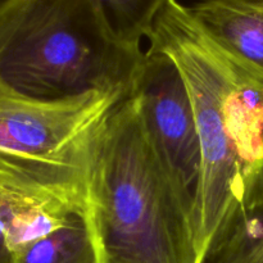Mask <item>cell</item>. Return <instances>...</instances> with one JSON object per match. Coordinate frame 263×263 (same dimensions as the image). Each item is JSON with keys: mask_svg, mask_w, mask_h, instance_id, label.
Returning <instances> with one entry per match:
<instances>
[{"mask_svg": "<svg viewBox=\"0 0 263 263\" xmlns=\"http://www.w3.org/2000/svg\"><path fill=\"white\" fill-rule=\"evenodd\" d=\"M133 91L162 157L195 199L202 157L194 108L181 71L171 57L149 45Z\"/></svg>", "mask_w": 263, "mask_h": 263, "instance_id": "6", "label": "cell"}, {"mask_svg": "<svg viewBox=\"0 0 263 263\" xmlns=\"http://www.w3.org/2000/svg\"><path fill=\"white\" fill-rule=\"evenodd\" d=\"M130 92H91L54 103L0 94V154L54 159L76 153L94 140L108 115Z\"/></svg>", "mask_w": 263, "mask_h": 263, "instance_id": "5", "label": "cell"}, {"mask_svg": "<svg viewBox=\"0 0 263 263\" xmlns=\"http://www.w3.org/2000/svg\"><path fill=\"white\" fill-rule=\"evenodd\" d=\"M14 263H100L89 211L14 252Z\"/></svg>", "mask_w": 263, "mask_h": 263, "instance_id": "9", "label": "cell"}, {"mask_svg": "<svg viewBox=\"0 0 263 263\" xmlns=\"http://www.w3.org/2000/svg\"><path fill=\"white\" fill-rule=\"evenodd\" d=\"M89 217L100 263H203L194 197L162 157L134 91L98 131Z\"/></svg>", "mask_w": 263, "mask_h": 263, "instance_id": "1", "label": "cell"}, {"mask_svg": "<svg viewBox=\"0 0 263 263\" xmlns=\"http://www.w3.org/2000/svg\"><path fill=\"white\" fill-rule=\"evenodd\" d=\"M174 59L189 90L200 143V179L195 194L198 244L204 259L216 236L241 210L243 181L223 104L222 55L190 13L168 0L148 39Z\"/></svg>", "mask_w": 263, "mask_h": 263, "instance_id": "3", "label": "cell"}, {"mask_svg": "<svg viewBox=\"0 0 263 263\" xmlns=\"http://www.w3.org/2000/svg\"><path fill=\"white\" fill-rule=\"evenodd\" d=\"M95 139L81 151L61 158L25 159L0 154V228L13 252L53 233L73 213L89 211Z\"/></svg>", "mask_w": 263, "mask_h": 263, "instance_id": "4", "label": "cell"}, {"mask_svg": "<svg viewBox=\"0 0 263 263\" xmlns=\"http://www.w3.org/2000/svg\"><path fill=\"white\" fill-rule=\"evenodd\" d=\"M108 30L120 43L141 50V40L149 39L154 22L168 0H90Z\"/></svg>", "mask_w": 263, "mask_h": 263, "instance_id": "11", "label": "cell"}, {"mask_svg": "<svg viewBox=\"0 0 263 263\" xmlns=\"http://www.w3.org/2000/svg\"><path fill=\"white\" fill-rule=\"evenodd\" d=\"M0 263H14V252L9 247L5 233L0 228Z\"/></svg>", "mask_w": 263, "mask_h": 263, "instance_id": "12", "label": "cell"}, {"mask_svg": "<svg viewBox=\"0 0 263 263\" xmlns=\"http://www.w3.org/2000/svg\"><path fill=\"white\" fill-rule=\"evenodd\" d=\"M143 50L110 33L90 0L0 2V94L54 103L133 91Z\"/></svg>", "mask_w": 263, "mask_h": 263, "instance_id": "2", "label": "cell"}, {"mask_svg": "<svg viewBox=\"0 0 263 263\" xmlns=\"http://www.w3.org/2000/svg\"><path fill=\"white\" fill-rule=\"evenodd\" d=\"M220 51L228 130L243 181L241 213L263 205V77Z\"/></svg>", "mask_w": 263, "mask_h": 263, "instance_id": "7", "label": "cell"}, {"mask_svg": "<svg viewBox=\"0 0 263 263\" xmlns=\"http://www.w3.org/2000/svg\"><path fill=\"white\" fill-rule=\"evenodd\" d=\"M203 263H263V205L235 216L212 241Z\"/></svg>", "mask_w": 263, "mask_h": 263, "instance_id": "10", "label": "cell"}, {"mask_svg": "<svg viewBox=\"0 0 263 263\" xmlns=\"http://www.w3.org/2000/svg\"><path fill=\"white\" fill-rule=\"evenodd\" d=\"M189 10L226 55L263 77V0H200Z\"/></svg>", "mask_w": 263, "mask_h": 263, "instance_id": "8", "label": "cell"}]
</instances>
